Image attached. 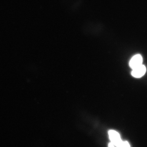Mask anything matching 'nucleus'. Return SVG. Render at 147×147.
I'll return each instance as SVG.
<instances>
[{"mask_svg":"<svg viewBox=\"0 0 147 147\" xmlns=\"http://www.w3.org/2000/svg\"><path fill=\"white\" fill-rule=\"evenodd\" d=\"M108 133L110 139L115 146L123 147V142L122 141L119 134L117 131L114 130H110Z\"/></svg>","mask_w":147,"mask_h":147,"instance_id":"nucleus-1","label":"nucleus"},{"mask_svg":"<svg viewBox=\"0 0 147 147\" xmlns=\"http://www.w3.org/2000/svg\"><path fill=\"white\" fill-rule=\"evenodd\" d=\"M146 67L143 65H141L133 69L131 75L136 78H140L144 75L146 73Z\"/></svg>","mask_w":147,"mask_h":147,"instance_id":"nucleus-2","label":"nucleus"},{"mask_svg":"<svg viewBox=\"0 0 147 147\" xmlns=\"http://www.w3.org/2000/svg\"><path fill=\"white\" fill-rule=\"evenodd\" d=\"M143 58L140 55L134 56L129 61V66L132 69L142 65Z\"/></svg>","mask_w":147,"mask_h":147,"instance_id":"nucleus-3","label":"nucleus"},{"mask_svg":"<svg viewBox=\"0 0 147 147\" xmlns=\"http://www.w3.org/2000/svg\"><path fill=\"white\" fill-rule=\"evenodd\" d=\"M123 147H130V145H129L128 142H123Z\"/></svg>","mask_w":147,"mask_h":147,"instance_id":"nucleus-4","label":"nucleus"},{"mask_svg":"<svg viewBox=\"0 0 147 147\" xmlns=\"http://www.w3.org/2000/svg\"><path fill=\"white\" fill-rule=\"evenodd\" d=\"M108 146H109V147H114L115 146V145H114V144H113L112 142H111V143H109Z\"/></svg>","mask_w":147,"mask_h":147,"instance_id":"nucleus-5","label":"nucleus"}]
</instances>
